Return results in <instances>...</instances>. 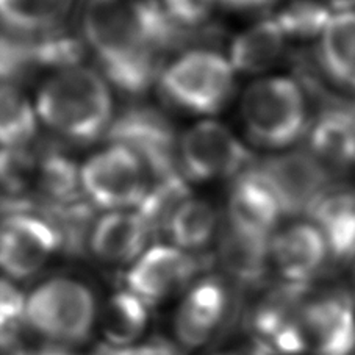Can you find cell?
Listing matches in <instances>:
<instances>
[{
  "label": "cell",
  "instance_id": "cell-14",
  "mask_svg": "<svg viewBox=\"0 0 355 355\" xmlns=\"http://www.w3.org/2000/svg\"><path fill=\"white\" fill-rule=\"evenodd\" d=\"M269 259L282 282L296 285H313L332 265L326 240L310 219L275 230L269 240Z\"/></svg>",
  "mask_w": 355,
  "mask_h": 355
},
{
  "label": "cell",
  "instance_id": "cell-31",
  "mask_svg": "<svg viewBox=\"0 0 355 355\" xmlns=\"http://www.w3.org/2000/svg\"><path fill=\"white\" fill-rule=\"evenodd\" d=\"M213 355H250L248 351L244 352H234V351H229V352H218V354H213Z\"/></svg>",
  "mask_w": 355,
  "mask_h": 355
},
{
  "label": "cell",
  "instance_id": "cell-2",
  "mask_svg": "<svg viewBox=\"0 0 355 355\" xmlns=\"http://www.w3.org/2000/svg\"><path fill=\"white\" fill-rule=\"evenodd\" d=\"M33 102L40 124L74 143H94L114 124V101L107 77L77 63L53 71L41 83Z\"/></svg>",
  "mask_w": 355,
  "mask_h": 355
},
{
  "label": "cell",
  "instance_id": "cell-15",
  "mask_svg": "<svg viewBox=\"0 0 355 355\" xmlns=\"http://www.w3.org/2000/svg\"><path fill=\"white\" fill-rule=\"evenodd\" d=\"M152 229L138 208L105 211L89 230V252L102 265L130 266L149 248Z\"/></svg>",
  "mask_w": 355,
  "mask_h": 355
},
{
  "label": "cell",
  "instance_id": "cell-29",
  "mask_svg": "<svg viewBox=\"0 0 355 355\" xmlns=\"http://www.w3.org/2000/svg\"><path fill=\"white\" fill-rule=\"evenodd\" d=\"M218 3H223L224 7L238 10V11H254L263 10L271 5L274 0H216Z\"/></svg>",
  "mask_w": 355,
  "mask_h": 355
},
{
  "label": "cell",
  "instance_id": "cell-27",
  "mask_svg": "<svg viewBox=\"0 0 355 355\" xmlns=\"http://www.w3.org/2000/svg\"><path fill=\"white\" fill-rule=\"evenodd\" d=\"M216 0H162V10L171 26L199 27L211 16Z\"/></svg>",
  "mask_w": 355,
  "mask_h": 355
},
{
  "label": "cell",
  "instance_id": "cell-6",
  "mask_svg": "<svg viewBox=\"0 0 355 355\" xmlns=\"http://www.w3.org/2000/svg\"><path fill=\"white\" fill-rule=\"evenodd\" d=\"M154 180L149 164L116 141L89 155L78 168L82 194L103 211L139 208Z\"/></svg>",
  "mask_w": 355,
  "mask_h": 355
},
{
  "label": "cell",
  "instance_id": "cell-25",
  "mask_svg": "<svg viewBox=\"0 0 355 355\" xmlns=\"http://www.w3.org/2000/svg\"><path fill=\"white\" fill-rule=\"evenodd\" d=\"M74 0H0V22L22 35L52 30Z\"/></svg>",
  "mask_w": 355,
  "mask_h": 355
},
{
  "label": "cell",
  "instance_id": "cell-5",
  "mask_svg": "<svg viewBox=\"0 0 355 355\" xmlns=\"http://www.w3.org/2000/svg\"><path fill=\"white\" fill-rule=\"evenodd\" d=\"M235 72L225 55L193 49L163 66L157 82L174 107L210 118L223 112L234 96Z\"/></svg>",
  "mask_w": 355,
  "mask_h": 355
},
{
  "label": "cell",
  "instance_id": "cell-13",
  "mask_svg": "<svg viewBox=\"0 0 355 355\" xmlns=\"http://www.w3.org/2000/svg\"><path fill=\"white\" fill-rule=\"evenodd\" d=\"M304 332L311 355H354L355 301L341 286H311L304 307Z\"/></svg>",
  "mask_w": 355,
  "mask_h": 355
},
{
  "label": "cell",
  "instance_id": "cell-4",
  "mask_svg": "<svg viewBox=\"0 0 355 355\" xmlns=\"http://www.w3.org/2000/svg\"><path fill=\"white\" fill-rule=\"evenodd\" d=\"M249 139L260 148L284 150L307 137L311 125L302 85L290 77H265L250 83L240 105Z\"/></svg>",
  "mask_w": 355,
  "mask_h": 355
},
{
  "label": "cell",
  "instance_id": "cell-3",
  "mask_svg": "<svg viewBox=\"0 0 355 355\" xmlns=\"http://www.w3.org/2000/svg\"><path fill=\"white\" fill-rule=\"evenodd\" d=\"M101 302L77 275L57 274L26 295L24 326L58 347L83 346L97 330Z\"/></svg>",
  "mask_w": 355,
  "mask_h": 355
},
{
  "label": "cell",
  "instance_id": "cell-22",
  "mask_svg": "<svg viewBox=\"0 0 355 355\" xmlns=\"http://www.w3.org/2000/svg\"><path fill=\"white\" fill-rule=\"evenodd\" d=\"M171 244L198 254L211 246L223 229L221 218L211 202L187 196L164 223Z\"/></svg>",
  "mask_w": 355,
  "mask_h": 355
},
{
  "label": "cell",
  "instance_id": "cell-7",
  "mask_svg": "<svg viewBox=\"0 0 355 355\" xmlns=\"http://www.w3.org/2000/svg\"><path fill=\"white\" fill-rule=\"evenodd\" d=\"M177 163L191 182L235 179L254 166L252 152L221 122L205 118L177 139Z\"/></svg>",
  "mask_w": 355,
  "mask_h": 355
},
{
  "label": "cell",
  "instance_id": "cell-16",
  "mask_svg": "<svg viewBox=\"0 0 355 355\" xmlns=\"http://www.w3.org/2000/svg\"><path fill=\"white\" fill-rule=\"evenodd\" d=\"M284 216L277 196L255 164L235 177L225 224L243 234L271 238Z\"/></svg>",
  "mask_w": 355,
  "mask_h": 355
},
{
  "label": "cell",
  "instance_id": "cell-24",
  "mask_svg": "<svg viewBox=\"0 0 355 355\" xmlns=\"http://www.w3.org/2000/svg\"><path fill=\"white\" fill-rule=\"evenodd\" d=\"M38 127L35 102L11 78L0 80V149H27Z\"/></svg>",
  "mask_w": 355,
  "mask_h": 355
},
{
  "label": "cell",
  "instance_id": "cell-11",
  "mask_svg": "<svg viewBox=\"0 0 355 355\" xmlns=\"http://www.w3.org/2000/svg\"><path fill=\"white\" fill-rule=\"evenodd\" d=\"M280 202L285 216H307L332 188V171L310 150H288L255 164Z\"/></svg>",
  "mask_w": 355,
  "mask_h": 355
},
{
  "label": "cell",
  "instance_id": "cell-26",
  "mask_svg": "<svg viewBox=\"0 0 355 355\" xmlns=\"http://www.w3.org/2000/svg\"><path fill=\"white\" fill-rule=\"evenodd\" d=\"M332 15L318 0H295L274 17L286 38H320Z\"/></svg>",
  "mask_w": 355,
  "mask_h": 355
},
{
  "label": "cell",
  "instance_id": "cell-1",
  "mask_svg": "<svg viewBox=\"0 0 355 355\" xmlns=\"http://www.w3.org/2000/svg\"><path fill=\"white\" fill-rule=\"evenodd\" d=\"M82 30L107 80L139 94L160 76L174 27L160 5L148 0H87Z\"/></svg>",
  "mask_w": 355,
  "mask_h": 355
},
{
  "label": "cell",
  "instance_id": "cell-28",
  "mask_svg": "<svg viewBox=\"0 0 355 355\" xmlns=\"http://www.w3.org/2000/svg\"><path fill=\"white\" fill-rule=\"evenodd\" d=\"M26 293L15 280L0 274V335L16 332L24 324Z\"/></svg>",
  "mask_w": 355,
  "mask_h": 355
},
{
  "label": "cell",
  "instance_id": "cell-10",
  "mask_svg": "<svg viewBox=\"0 0 355 355\" xmlns=\"http://www.w3.org/2000/svg\"><path fill=\"white\" fill-rule=\"evenodd\" d=\"M61 246V236L46 218L11 211L0 219V274L15 282L44 271Z\"/></svg>",
  "mask_w": 355,
  "mask_h": 355
},
{
  "label": "cell",
  "instance_id": "cell-18",
  "mask_svg": "<svg viewBox=\"0 0 355 355\" xmlns=\"http://www.w3.org/2000/svg\"><path fill=\"white\" fill-rule=\"evenodd\" d=\"M307 218L321 230L334 265L355 261V188L332 185Z\"/></svg>",
  "mask_w": 355,
  "mask_h": 355
},
{
  "label": "cell",
  "instance_id": "cell-17",
  "mask_svg": "<svg viewBox=\"0 0 355 355\" xmlns=\"http://www.w3.org/2000/svg\"><path fill=\"white\" fill-rule=\"evenodd\" d=\"M310 152L326 166L347 169L355 164V103L330 101L309 130Z\"/></svg>",
  "mask_w": 355,
  "mask_h": 355
},
{
  "label": "cell",
  "instance_id": "cell-30",
  "mask_svg": "<svg viewBox=\"0 0 355 355\" xmlns=\"http://www.w3.org/2000/svg\"><path fill=\"white\" fill-rule=\"evenodd\" d=\"M330 8L335 10L336 13L343 11H355V0H327Z\"/></svg>",
  "mask_w": 355,
  "mask_h": 355
},
{
  "label": "cell",
  "instance_id": "cell-8",
  "mask_svg": "<svg viewBox=\"0 0 355 355\" xmlns=\"http://www.w3.org/2000/svg\"><path fill=\"white\" fill-rule=\"evenodd\" d=\"M311 286L280 282L263 291L248 318L250 345L266 355L307 354L304 307Z\"/></svg>",
  "mask_w": 355,
  "mask_h": 355
},
{
  "label": "cell",
  "instance_id": "cell-12",
  "mask_svg": "<svg viewBox=\"0 0 355 355\" xmlns=\"http://www.w3.org/2000/svg\"><path fill=\"white\" fill-rule=\"evenodd\" d=\"M200 261L196 254L174 246L154 244L127 268L125 288L148 305L182 296L199 275Z\"/></svg>",
  "mask_w": 355,
  "mask_h": 355
},
{
  "label": "cell",
  "instance_id": "cell-23",
  "mask_svg": "<svg viewBox=\"0 0 355 355\" xmlns=\"http://www.w3.org/2000/svg\"><path fill=\"white\" fill-rule=\"evenodd\" d=\"M286 36L275 17H266L235 36L229 60L241 74H261L277 63L285 51Z\"/></svg>",
  "mask_w": 355,
  "mask_h": 355
},
{
  "label": "cell",
  "instance_id": "cell-19",
  "mask_svg": "<svg viewBox=\"0 0 355 355\" xmlns=\"http://www.w3.org/2000/svg\"><path fill=\"white\" fill-rule=\"evenodd\" d=\"M269 240L271 238L248 235L225 223L223 224L218 252L234 284L244 288L263 285L271 269Z\"/></svg>",
  "mask_w": 355,
  "mask_h": 355
},
{
  "label": "cell",
  "instance_id": "cell-32",
  "mask_svg": "<svg viewBox=\"0 0 355 355\" xmlns=\"http://www.w3.org/2000/svg\"><path fill=\"white\" fill-rule=\"evenodd\" d=\"M351 295H352L354 301H355V261H354V268H352V291H351Z\"/></svg>",
  "mask_w": 355,
  "mask_h": 355
},
{
  "label": "cell",
  "instance_id": "cell-21",
  "mask_svg": "<svg viewBox=\"0 0 355 355\" xmlns=\"http://www.w3.org/2000/svg\"><path fill=\"white\" fill-rule=\"evenodd\" d=\"M150 305L127 288L101 302L97 332L112 349H125L144 338L150 324Z\"/></svg>",
  "mask_w": 355,
  "mask_h": 355
},
{
  "label": "cell",
  "instance_id": "cell-20",
  "mask_svg": "<svg viewBox=\"0 0 355 355\" xmlns=\"http://www.w3.org/2000/svg\"><path fill=\"white\" fill-rule=\"evenodd\" d=\"M316 61L330 82L355 93V11L332 15L320 35Z\"/></svg>",
  "mask_w": 355,
  "mask_h": 355
},
{
  "label": "cell",
  "instance_id": "cell-9",
  "mask_svg": "<svg viewBox=\"0 0 355 355\" xmlns=\"http://www.w3.org/2000/svg\"><path fill=\"white\" fill-rule=\"evenodd\" d=\"M238 285L219 275H205L183 293L173 316L175 341L187 349L205 347L236 313Z\"/></svg>",
  "mask_w": 355,
  "mask_h": 355
}]
</instances>
